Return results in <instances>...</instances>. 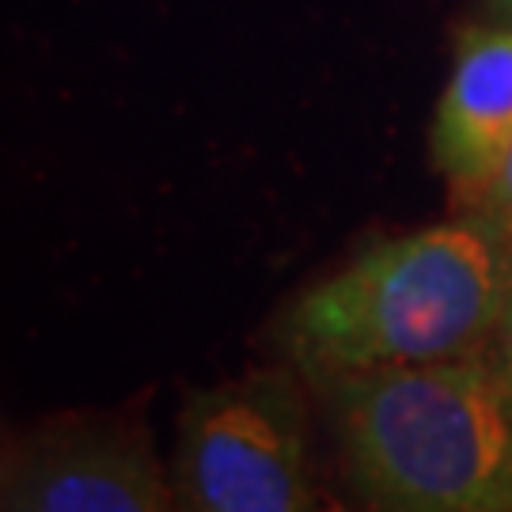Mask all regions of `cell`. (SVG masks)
<instances>
[{
    "label": "cell",
    "mask_w": 512,
    "mask_h": 512,
    "mask_svg": "<svg viewBox=\"0 0 512 512\" xmlns=\"http://www.w3.org/2000/svg\"><path fill=\"white\" fill-rule=\"evenodd\" d=\"M512 308V239L471 217L391 236L315 281L281 315L289 365L323 384L349 372L444 361L497 338Z\"/></svg>",
    "instance_id": "obj_1"
},
{
    "label": "cell",
    "mask_w": 512,
    "mask_h": 512,
    "mask_svg": "<svg viewBox=\"0 0 512 512\" xmlns=\"http://www.w3.org/2000/svg\"><path fill=\"white\" fill-rule=\"evenodd\" d=\"M315 387L365 509L512 512V406L497 361L459 353Z\"/></svg>",
    "instance_id": "obj_2"
},
{
    "label": "cell",
    "mask_w": 512,
    "mask_h": 512,
    "mask_svg": "<svg viewBox=\"0 0 512 512\" xmlns=\"http://www.w3.org/2000/svg\"><path fill=\"white\" fill-rule=\"evenodd\" d=\"M171 486L175 509L190 512L319 509L300 372L266 368L194 391L179 414Z\"/></svg>",
    "instance_id": "obj_3"
},
{
    "label": "cell",
    "mask_w": 512,
    "mask_h": 512,
    "mask_svg": "<svg viewBox=\"0 0 512 512\" xmlns=\"http://www.w3.org/2000/svg\"><path fill=\"white\" fill-rule=\"evenodd\" d=\"M4 512H167L175 486L145 429L61 418L4 444Z\"/></svg>",
    "instance_id": "obj_4"
},
{
    "label": "cell",
    "mask_w": 512,
    "mask_h": 512,
    "mask_svg": "<svg viewBox=\"0 0 512 512\" xmlns=\"http://www.w3.org/2000/svg\"><path fill=\"white\" fill-rule=\"evenodd\" d=\"M512 148V27H467L440 92L433 167L475 202Z\"/></svg>",
    "instance_id": "obj_5"
},
{
    "label": "cell",
    "mask_w": 512,
    "mask_h": 512,
    "mask_svg": "<svg viewBox=\"0 0 512 512\" xmlns=\"http://www.w3.org/2000/svg\"><path fill=\"white\" fill-rule=\"evenodd\" d=\"M471 205H475V213H482L490 224H497L512 239V148L505 152V160L494 171V179L482 186V194Z\"/></svg>",
    "instance_id": "obj_6"
},
{
    "label": "cell",
    "mask_w": 512,
    "mask_h": 512,
    "mask_svg": "<svg viewBox=\"0 0 512 512\" xmlns=\"http://www.w3.org/2000/svg\"><path fill=\"white\" fill-rule=\"evenodd\" d=\"M497 368H501V380H505V395L512 406V308L505 315V323L497 330Z\"/></svg>",
    "instance_id": "obj_7"
}]
</instances>
